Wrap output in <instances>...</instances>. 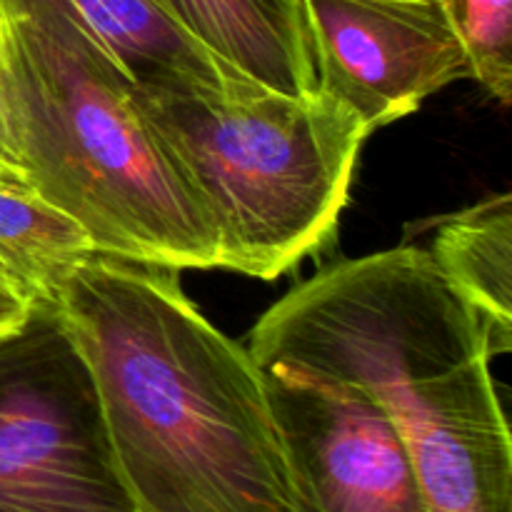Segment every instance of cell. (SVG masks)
Here are the masks:
<instances>
[{"label": "cell", "instance_id": "8fae6325", "mask_svg": "<svg viewBox=\"0 0 512 512\" xmlns=\"http://www.w3.org/2000/svg\"><path fill=\"white\" fill-rule=\"evenodd\" d=\"M93 253L78 220L30 188L0 185V268L30 298H53L65 275Z\"/></svg>", "mask_w": 512, "mask_h": 512}, {"label": "cell", "instance_id": "8992f818", "mask_svg": "<svg viewBox=\"0 0 512 512\" xmlns=\"http://www.w3.org/2000/svg\"><path fill=\"white\" fill-rule=\"evenodd\" d=\"M278 420L290 512H430L390 415L355 385L258 363Z\"/></svg>", "mask_w": 512, "mask_h": 512}, {"label": "cell", "instance_id": "52a82bcc", "mask_svg": "<svg viewBox=\"0 0 512 512\" xmlns=\"http://www.w3.org/2000/svg\"><path fill=\"white\" fill-rule=\"evenodd\" d=\"M318 90L370 130L470 78L443 0H303Z\"/></svg>", "mask_w": 512, "mask_h": 512}, {"label": "cell", "instance_id": "4fadbf2b", "mask_svg": "<svg viewBox=\"0 0 512 512\" xmlns=\"http://www.w3.org/2000/svg\"><path fill=\"white\" fill-rule=\"evenodd\" d=\"M35 300L0 268V335L20 328L33 310Z\"/></svg>", "mask_w": 512, "mask_h": 512}, {"label": "cell", "instance_id": "7c38bea8", "mask_svg": "<svg viewBox=\"0 0 512 512\" xmlns=\"http://www.w3.org/2000/svg\"><path fill=\"white\" fill-rule=\"evenodd\" d=\"M468 55L470 78L495 100L512 98V0H443Z\"/></svg>", "mask_w": 512, "mask_h": 512}, {"label": "cell", "instance_id": "ba28073f", "mask_svg": "<svg viewBox=\"0 0 512 512\" xmlns=\"http://www.w3.org/2000/svg\"><path fill=\"white\" fill-rule=\"evenodd\" d=\"M180 30L243 78L305 98L318 90L303 0H155Z\"/></svg>", "mask_w": 512, "mask_h": 512}, {"label": "cell", "instance_id": "5bb4252c", "mask_svg": "<svg viewBox=\"0 0 512 512\" xmlns=\"http://www.w3.org/2000/svg\"><path fill=\"white\" fill-rule=\"evenodd\" d=\"M0 185L28 188L23 165H20L18 153H15V143H13V135H10L3 103H0Z\"/></svg>", "mask_w": 512, "mask_h": 512}, {"label": "cell", "instance_id": "277c9868", "mask_svg": "<svg viewBox=\"0 0 512 512\" xmlns=\"http://www.w3.org/2000/svg\"><path fill=\"white\" fill-rule=\"evenodd\" d=\"M218 230V268L275 280L333 238L373 130L330 95L228 75L140 88Z\"/></svg>", "mask_w": 512, "mask_h": 512}, {"label": "cell", "instance_id": "7a4b0ae2", "mask_svg": "<svg viewBox=\"0 0 512 512\" xmlns=\"http://www.w3.org/2000/svg\"><path fill=\"white\" fill-rule=\"evenodd\" d=\"M248 353L368 393L398 428L430 512H512L490 330L428 250L400 245L323 268L258 320Z\"/></svg>", "mask_w": 512, "mask_h": 512}, {"label": "cell", "instance_id": "30bf717a", "mask_svg": "<svg viewBox=\"0 0 512 512\" xmlns=\"http://www.w3.org/2000/svg\"><path fill=\"white\" fill-rule=\"evenodd\" d=\"M430 258L483 315L493 353H508L512 333V198L493 195L450 215L438 228Z\"/></svg>", "mask_w": 512, "mask_h": 512}, {"label": "cell", "instance_id": "3957f363", "mask_svg": "<svg viewBox=\"0 0 512 512\" xmlns=\"http://www.w3.org/2000/svg\"><path fill=\"white\" fill-rule=\"evenodd\" d=\"M0 103L33 193L95 250L218 268V230L140 100V85L60 15L0 13Z\"/></svg>", "mask_w": 512, "mask_h": 512}, {"label": "cell", "instance_id": "5b68a950", "mask_svg": "<svg viewBox=\"0 0 512 512\" xmlns=\"http://www.w3.org/2000/svg\"><path fill=\"white\" fill-rule=\"evenodd\" d=\"M0 512H135L93 375L50 300L0 335Z\"/></svg>", "mask_w": 512, "mask_h": 512}, {"label": "cell", "instance_id": "6da1fadb", "mask_svg": "<svg viewBox=\"0 0 512 512\" xmlns=\"http://www.w3.org/2000/svg\"><path fill=\"white\" fill-rule=\"evenodd\" d=\"M178 273L93 253L50 298L95 380L135 512H290L263 370Z\"/></svg>", "mask_w": 512, "mask_h": 512}, {"label": "cell", "instance_id": "9c48e42d", "mask_svg": "<svg viewBox=\"0 0 512 512\" xmlns=\"http://www.w3.org/2000/svg\"><path fill=\"white\" fill-rule=\"evenodd\" d=\"M5 15H60L140 88L240 75L195 43L155 0H0Z\"/></svg>", "mask_w": 512, "mask_h": 512}]
</instances>
